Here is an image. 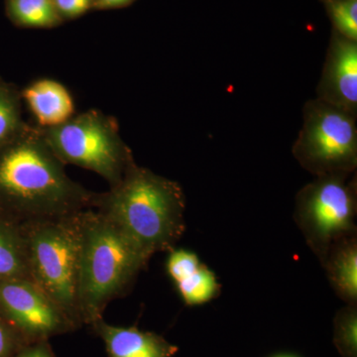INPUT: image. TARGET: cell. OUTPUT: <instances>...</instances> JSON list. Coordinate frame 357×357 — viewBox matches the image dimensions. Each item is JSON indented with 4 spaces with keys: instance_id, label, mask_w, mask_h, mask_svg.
Listing matches in <instances>:
<instances>
[{
    "instance_id": "9",
    "label": "cell",
    "mask_w": 357,
    "mask_h": 357,
    "mask_svg": "<svg viewBox=\"0 0 357 357\" xmlns=\"http://www.w3.org/2000/svg\"><path fill=\"white\" fill-rule=\"evenodd\" d=\"M316 98L357 116V41L332 31Z\"/></svg>"
},
{
    "instance_id": "11",
    "label": "cell",
    "mask_w": 357,
    "mask_h": 357,
    "mask_svg": "<svg viewBox=\"0 0 357 357\" xmlns=\"http://www.w3.org/2000/svg\"><path fill=\"white\" fill-rule=\"evenodd\" d=\"M89 328L102 340L109 357H174L178 351L162 335L136 326L110 325L100 319Z\"/></svg>"
},
{
    "instance_id": "10",
    "label": "cell",
    "mask_w": 357,
    "mask_h": 357,
    "mask_svg": "<svg viewBox=\"0 0 357 357\" xmlns=\"http://www.w3.org/2000/svg\"><path fill=\"white\" fill-rule=\"evenodd\" d=\"M166 267L188 306L206 304L220 296V284L217 276L199 261L196 253L174 248L169 252Z\"/></svg>"
},
{
    "instance_id": "6",
    "label": "cell",
    "mask_w": 357,
    "mask_h": 357,
    "mask_svg": "<svg viewBox=\"0 0 357 357\" xmlns=\"http://www.w3.org/2000/svg\"><path fill=\"white\" fill-rule=\"evenodd\" d=\"M356 217V172L316 177L296 196L294 220L319 262L333 244L357 234Z\"/></svg>"
},
{
    "instance_id": "23",
    "label": "cell",
    "mask_w": 357,
    "mask_h": 357,
    "mask_svg": "<svg viewBox=\"0 0 357 357\" xmlns=\"http://www.w3.org/2000/svg\"><path fill=\"white\" fill-rule=\"evenodd\" d=\"M321 2H326V1H332V0H321Z\"/></svg>"
},
{
    "instance_id": "15",
    "label": "cell",
    "mask_w": 357,
    "mask_h": 357,
    "mask_svg": "<svg viewBox=\"0 0 357 357\" xmlns=\"http://www.w3.org/2000/svg\"><path fill=\"white\" fill-rule=\"evenodd\" d=\"M6 11L20 27L53 28L63 23L54 0H6Z\"/></svg>"
},
{
    "instance_id": "22",
    "label": "cell",
    "mask_w": 357,
    "mask_h": 357,
    "mask_svg": "<svg viewBox=\"0 0 357 357\" xmlns=\"http://www.w3.org/2000/svg\"><path fill=\"white\" fill-rule=\"evenodd\" d=\"M136 0H95L93 9L107 10V9L123 8L129 6Z\"/></svg>"
},
{
    "instance_id": "13",
    "label": "cell",
    "mask_w": 357,
    "mask_h": 357,
    "mask_svg": "<svg viewBox=\"0 0 357 357\" xmlns=\"http://www.w3.org/2000/svg\"><path fill=\"white\" fill-rule=\"evenodd\" d=\"M319 263L338 297L357 304V234L333 244Z\"/></svg>"
},
{
    "instance_id": "21",
    "label": "cell",
    "mask_w": 357,
    "mask_h": 357,
    "mask_svg": "<svg viewBox=\"0 0 357 357\" xmlns=\"http://www.w3.org/2000/svg\"><path fill=\"white\" fill-rule=\"evenodd\" d=\"M13 357H56L50 340L26 344Z\"/></svg>"
},
{
    "instance_id": "24",
    "label": "cell",
    "mask_w": 357,
    "mask_h": 357,
    "mask_svg": "<svg viewBox=\"0 0 357 357\" xmlns=\"http://www.w3.org/2000/svg\"><path fill=\"white\" fill-rule=\"evenodd\" d=\"M278 357H293V356H278Z\"/></svg>"
},
{
    "instance_id": "2",
    "label": "cell",
    "mask_w": 357,
    "mask_h": 357,
    "mask_svg": "<svg viewBox=\"0 0 357 357\" xmlns=\"http://www.w3.org/2000/svg\"><path fill=\"white\" fill-rule=\"evenodd\" d=\"M93 208L116 223L149 259L173 250L185 231L182 187L135 163L119 184L98 195Z\"/></svg>"
},
{
    "instance_id": "20",
    "label": "cell",
    "mask_w": 357,
    "mask_h": 357,
    "mask_svg": "<svg viewBox=\"0 0 357 357\" xmlns=\"http://www.w3.org/2000/svg\"><path fill=\"white\" fill-rule=\"evenodd\" d=\"M56 9L63 21L81 17L93 8L95 0H54Z\"/></svg>"
},
{
    "instance_id": "5",
    "label": "cell",
    "mask_w": 357,
    "mask_h": 357,
    "mask_svg": "<svg viewBox=\"0 0 357 357\" xmlns=\"http://www.w3.org/2000/svg\"><path fill=\"white\" fill-rule=\"evenodd\" d=\"M41 130L47 144L65 165L93 171L110 187L119 184L135 163L114 119L98 110H89L55 128Z\"/></svg>"
},
{
    "instance_id": "4",
    "label": "cell",
    "mask_w": 357,
    "mask_h": 357,
    "mask_svg": "<svg viewBox=\"0 0 357 357\" xmlns=\"http://www.w3.org/2000/svg\"><path fill=\"white\" fill-rule=\"evenodd\" d=\"M30 277L72 319L83 328L79 309L82 211L68 217L20 225Z\"/></svg>"
},
{
    "instance_id": "3",
    "label": "cell",
    "mask_w": 357,
    "mask_h": 357,
    "mask_svg": "<svg viewBox=\"0 0 357 357\" xmlns=\"http://www.w3.org/2000/svg\"><path fill=\"white\" fill-rule=\"evenodd\" d=\"M149 261L107 215L96 208L82 211L79 309L84 326L103 319L109 303L129 292Z\"/></svg>"
},
{
    "instance_id": "8",
    "label": "cell",
    "mask_w": 357,
    "mask_h": 357,
    "mask_svg": "<svg viewBox=\"0 0 357 357\" xmlns=\"http://www.w3.org/2000/svg\"><path fill=\"white\" fill-rule=\"evenodd\" d=\"M0 316L27 344L79 330L48 295L25 279L0 280Z\"/></svg>"
},
{
    "instance_id": "19",
    "label": "cell",
    "mask_w": 357,
    "mask_h": 357,
    "mask_svg": "<svg viewBox=\"0 0 357 357\" xmlns=\"http://www.w3.org/2000/svg\"><path fill=\"white\" fill-rule=\"evenodd\" d=\"M26 344L20 333L0 316V357H13Z\"/></svg>"
},
{
    "instance_id": "18",
    "label": "cell",
    "mask_w": 357,
    "mask_h": 357,
    "mask_svg": "<svg viewBox=\"0 0 357 357\" xmlns=\"http://www.w3.org/2000/svg\"><path fill=\"white\" fill-rule=\"evenodd\" d=\"M333 31L357 41V0H332L324 2Z\"/></svg>"
},
{
    "instance_id": "7",
    "label": "cell",
    "mask_w": 357,
    "mask_h": 357,
    "mask_svg": "<svg viewBox=\"0 0 357 357\" xmlns=\"http://www.w3.org/2000/svg\"><path fill=\"white\" fill-rule=\"evenodd\" d=\"M356 117L318 98L307 100L292 149L301 167L314 177L356 172Z\"/></svg>"
},
{
    "instance_id": "14",
    "label": "cell",
    "mask_w": 357,
    "mask_h": 357,
    "mask_svg": "<svg viewBox=\"0 0 357 357\" xmlns=\"http://www.w3.org/2000/svg\"><path fill=\"white\" fill-rule=\"evenodd\" d=\"M31 280L20 225L0 215V280Z\"/></svg>"
},
{
    "instance_id": "12",
    "label": "cell",
    "mask_w": 357,
    "mask_h": 357,
    "mask_svg": "<svg viewBox=\"0 0 357 357\" xmlns=\"http://www.w3.org/2000/svg\"><path fill=\"white\" fill-rule=\"evenodd\" d=\"M23 96L41 128H55L73 117L74 100L62 84L53 79L34 82Z\"/></svg>"
},
{
    "instance_id": "17",
    "label": "cell",
    "mask_w": 357,
    "mask_h": 357,
    "mask_svg": "<svg viewBox=\"0 0 357 357\" xmlns=\"http://www.w3.org/2000/svg\"><path fill=\"white\" fill-rule=\"evenodd\" d=\"M18 96L6 86H0V147L15 137L24 124L21 121Z\"/></svg>"
},
{
    "instance_id": "16",
    "label": "cell",
    "mask_w": 357,
    "mask_h": 357,
    "mask_svg": "<svg viewBox=\"0 0 357 357\" xmlns=\"http://www.w3.org/2000/svg\"><path fill=\"white\" fill-rule=\"evenodd\" d=\"M333 344L342 357H357V304H347L335 314Z\"/></svg>"
},
{
    "instance_id": "1",
    "label": "cell",
    "mask_w": 357,
    "mask_h": 357,
    "mask_svg": "<svg viewBox=\"0 0 357 357\" xmlns=\"http://www.w3.org/2000/svg\"><path fill=\"white\" fill-rule=\"evenodd\" d=\"M64 166L41 129L23 126L0 147V215L20 225L95 208L100 194L70 178Z\"/></svg>"
}]
</instances>
